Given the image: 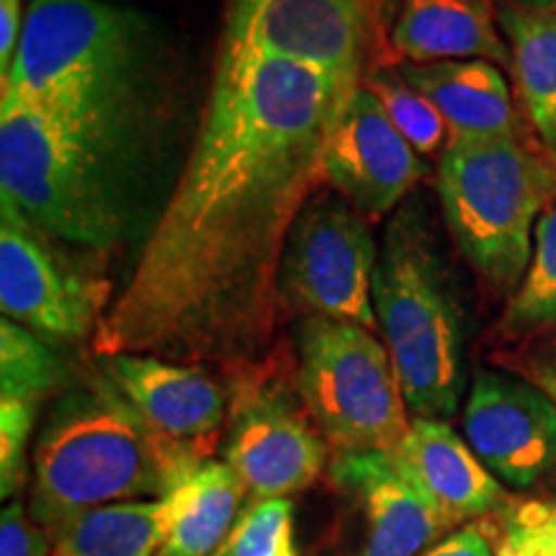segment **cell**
Segmentation results:
<instances>
[{
    "instance_id": "obj_2",
    "label": "cell",
    "mask_w": 556,
    "mask_h": 556,
    "mask_svg": "<svg viewBox=\"0 0 556 556\" xmlns=\"http://www.w3.org/2000/svg\"><path fill=\"white\" fill-rule=\"evenodd\" d=\"M155 21L109 0H31L0 99L29 103L139 176L163 114Z\"/></svg>"
},
{
    "instance_id": "obj_15",
    "label": "cell",
    "mask_w": 556,
    "mask_h": 556,
    "mask_svg": "<svg viewBox=\"0 0 556 556\" xmlns=\"http://www.w3.org/2000/svg\"><path fill=\"white\" fill-rule=\"evenodd\" d=\"M332 482L358 500L366 539L353 556H417L451 531L433 500L384 451L340 454Z\"/></svg>"
},
{
    "instance_id": "obj_9",
    "label": "cell",
    "mask_w": 556,
    "mask_h": 556,
    "mask_svg": "<svg viewBox=\"0 0 556 556\" xmlns=\"http://www.w3.org/2000/svg\"><path fill=\"white\" fill-rule=\"evenodd\" d=\"M379 245L364 214L340 197H312L283 250V307L379 330L374 278Z\"/></svg>"
},
{
    "instance_id": "obj_28",
    "label": "cell",
    "mask_w": 556,
    "mask_h": 556,
    "mask_svg": "<svg viewBox=\"0 0 556 556\" xmlns=\"http://www.w3.org/2000/svg\"><path fill=\"white\" fill-rule=\"evenodd\" d=\"M516 374L544 389L556 405V338L528 345L516 358Z\"/></svg>"
},
{
    "instance_id": "obj_30",
    "label": "cell",
    "mask_w": 556,
    "mask_h": 556,
    "mask_svg": "<svg viewBox=\"0 0 556 556\" xmlns=\"http://www.w3.org/2000/svg\"><path fill=\"white\" fill-rule=\"evenodd\" d=\"M24 0H0V80L11 73L21 37H24Z\"/></svg>"
},
{
    "instance_id": "obj_8",
    "label": "cell",
    "mask_w": 556,
    "mask_h": 556,
    "mask_svg": "<svg viewBox=\"0 0 556 556\" xmlns=\"http://www.w3.org/2000/svg\"><path fill=\"white\" fill-rule=\"evenodd\" d=\"M402 0H232L219 45L266 52L364 86L397 58L392 29Z\"/></svg>"
},
{
    "instance_id": "obj_7",
    "label": "cell",
    "mask_w": 556,
    "mask_h": 556,
    "mask_svg": "<svg viewBox=\"0 0 556 556\" xmlns=\"http://www.w3.org/2000/svg\"><path fill=\"white\" fill-rule=\"evenodd\" d=\"M296 392L340 454H392L413 422L384 340L353 323L304 319L296 336Z\"/></svg>"
},
{
    "instance_id": "obj_29",
    "label": "cell",
    "mask_w": 556,
    "mask_h": 556,
    "mask_svg": "<svg viewBox=\"0 0 556 556\" xmlns=\"http://www.w3.org/2000/svg\"><path fill=\"white\" fill-rule=\"evenodd\" d=\"M422 556H495L490 526L484 520H475V523L456 528Z\"/></svg>"
},
{
    "instance_id": "obj_31",
    "label": "cell",
    "mask_w": 556,
    "mask_h": 556,
    "mask_svg": "<svg viewBox=\"0 0 556 556\" xmlns=\"http://www.w3.org/2000/svg\"><path fill=\"white\" fill-rule=\"evenodd\" d=\"M520 3L531 9H556V0H520Z\"/></svg>"
},
{
    "instance_id": "obj_22",
    "label": "cell",
    "mask_w": 556,
    "mask_h": 556,
    "mask_svg": "<svg viewBox=\"0 0 556 556\" xmlns=\"http://www.w3.org/2000/svg\"><path fill=\"white\" fill-rule=\"evenodd\" d=\"M173 510L165 497L129 500L96 507L52 536L58 556H157L170 533Z\"/></svg>"
},
{
    "instance_id": "obj_3",
    "label": "cell",
    "mask_w": 556,
    "mask_h": 556,
    "mask_svg": "<svg viewBox=\"0 0 556 556\" xmlns=\"http://www.w3.org/2000/svg\"><path fill=\"white\" fill-rule=\"evenodd\" d=\"M201 454L163 441L106 374L54 397L31 451V518L54 536L96 507L160 500Z\"/></svg>"
},
{
    "instance_id": "obj_23",
    "label": "cell",
    "mask_w": 556,
    "mask_h": 556,
    "mask_svg": "<svg viewBox=\"0 0 556 556\" xmlns=\"http://www.w3.org/2000/svg\"><path fill=\"white\" fill-rule=\"evenodd\" d=\"M503 328L513 336L556 330V199L536 222L531 263L520 287L513 291Z\"/></svg>"
},
{
    "instance_id": "obj_32",
    "label": "cell",
    "mask_w": 556,
    "mask_h": 556,
    "mask_svg": "<svg viewBox=\"0 0 556 556\" xmlns=\"http://www.w3.org/2000/svg\"><path fill=\"white\" fill-rule=\"evenodd\" d=\"M227 548H229V539L225 541V544H222L219 548H217V552H214L212 556H227Z\"/></svg>"
},
{
    "instance_id": "obj_27",
    "label": "cell",
    "mask_w": 556,
    "mask_h": 556,
    "mask_svg": "<svg viewBox=\"0 0 556 556\" xmlns=\"http://www.w3.org/2000/svg\"><path fill=\"white\" fill-rule=\"evenodd\" d=\"M0 556H52V539L26 516L21 500H11L0 516Z\"/></svg>"
},
{
    "instance_id": "obj_13",
    "label": "cell",
    "mask_w": 556,
    "mask_h": 556,
    "mask_svg": "<svg viewBox=\"0 0 556 556\" xmlns=\"http://www.w3.org/2000/svg\"><path fill=\"white\" fill-rule=\"evenodd\" d=\"M325 184L368 222L392 217L405 204L426 160L400 135L371 88L356 86L323 157Z\"/></svg>"
},
{
    "instance_id": "obj_33",
    "label": "cell",
    "mask_w": 556,
    "mask_h": 556,
    "mask_svg": "<svg viewBox=\"0 0 556 556\" xmlns=\"http://www.w3.org/2000/svg\"><path fill=\"white\" fill-rule=\"evenodd\" d=\"M52 556H58V554H54V552H52Z\"/></svg>"
},
{
    "instance_id": "obj_18",
    "label": "cell",
    "mask_w": 556,
    "mask_h": 556,
    "mask_svg": "<svg viewBox=\"0 0 556 556\" xmlns=\"http://www.w3.org/2000/svg\"><path fill=\"white\" fill-rule=\"evenodd\" d=\"M392 50L409 65L486 60L510 65V50L490 11V0H402Z\"/></svg>"
},
{
    "instance_id": "obj_16",
    "label": "cell",
    "mask_w": 556,
    "mask_h": 556,
    "mask_svg": "<svg viewBox=\"0 0 556 556\" xmlns=\"http://www.w3.org/2000/svg\"><path fill=\"white\" fill-rule=\"evenodd\" d=\"M67 387L52 343L3 317L0 323V497L29 482V448L45 402Z\"/></svg>"
},
{
    "instance_id": "obj_17",
    "label": "cell",
    "mask_w": 556,
    "mask_h": 556,
    "mask_svg": "<svg viewBox=\"0 0 556 556\" xmlns=\"http://www.w3.org/2000/svg\"><path fill=\"white\" fill-rule=\"evenodd\" d=\"M392 458L433 500L451 528L492 516L510 503L503 482L492 477L448 420L413 417Z\"/></svg>"
},
{
    "instance_id": "obj_6",
    "label": "cell",
    "mask_w": 556,
    "mask_h": 556,
    "mask_svg": "<svg viewBox=\"0 0 556 556\" xmlns=\"http://www.w3.org/2000/svg\"><path fill=\"white\" fill-rule=\"evenodd\" d=\"M438 197L458 253L497 294L516 291L533 235L556 199V160L523 137L454 139L438 165Z\"/></svg>"
},
{
    "instance_id": "obj_14",
    "label": "cell",
    "mask_w": 556,
    "mask_h": 556,
    "mask_svg": "<svg viewBox=\"0 0 556 556\" xmlns=\"http://www.w3.org/2000/svg\"><path fill=\"white\" fill-rule=\"evenodd\" d=\"M99 368L142 420L173 446L206 456L229 417L225 389L197 364L114 353L101 356Z\"/></svg>"
},
{
    "instance_id": "obj_26",
    "label": "cell",
    "mask_w": 556,
    "mask_h": 556,
    "mask_svg": "<svg viewBox=\"0 0 556 556\" xmlns=\"http://www.w3.org/2000/svg\"><path fill=\"white\" fill-rule=\"evenodd\" d=\"M490 533L495 556H556V503H507Z\"/></svg>"
},
{
    "instance_id": "obj_11",
    "label": "cell",
    "mask_w": 556,
    "mask_h": 556,
    "mask_svg": "<svg viewBox=\"0 0 556 556\" xmlns=\"http://www.w3.org/2000/svg\"><path fill=\"white\" fill-rule=\"evenodd\" d=\"M276 381H242L229 407L225 462L255 500L312 486L328 464V441Z\"/></svg>"
},
{
    "instance_id": "obj_4",
    "label": "cell",
    "mask_w": 556,
    "mask_h": 556,
    "mask_svg": "<svg viewBox=\"0 0 556 556\" xmlns=\"http://www.w3.org/2000/svg\"><path fill=\"white\" fill-rule=\"evenodd\" d=\"M374 312L413 417L448 420L462 405L464 315L456 283L417 201L387 219Z\"/></svg>"
},
{
    "instance_id": "obj_5",
    "label": "cell",
    "mask_w": 556,
    "mask_h": 556,
    "mask_svg": "<svg viewBox=\"0 0 556 556\" xmlns=\"http://www.w3.org/2000/svg\"><path fill=\"white\" fill-rule=\"evenodd\" d=\"M135 178L29 103L0 99V197L47 238L114 248L135 217Z\"/></svg>"
},
{
    "instance_id": "obj_19",
    "label": "cell",
    "mask_w": 556,
    "mask_h": 556,
    "mask_svg": "<svg viewBox=\"0 0 556 556\" xmlns=\"http://www.w3.org/2000/svg\"><path fill=\"white\" fill-rule=\"evenodd\" d=\"M402 78L441 111L454 139L520 137V116L497 65L486 60L400 65Z\"/></svg>"
},
{
    "instance_id": "obj_20",
    "label": "cell",
    "mask_w": 556,
    "mask_h": 556,
    "mask_svg": "<svg viewBox=\"0 0 556 556\" xmlns=\"http://www.w3.org/2000/svg\"><path fill=\"white\" fill-rule=\"evenodd\" d=\"M245 492L227 462L201 458L191 464L165 495L173 523L157 556H212L232 536Z\"/></svg>"
},
{
    "instance_id": "obj_12",
    "label": "cell",
    "mask_w": 556,
    "mask_h": 556,
    "mask_svg": "<svg viewBox=\"0 0 556 556\" xmlns=\"http://www.w3.org/2000/svg\"><path fill=\"white\" fill-rule=\"evenodd\" d=\"M464 438L492 477L516 490L556 471V405L520 374L479 368L464 405Z\"/></svg>"
},
{
    "instance_id": "obj_25",
    "label": "cell",
    "mask_w": 556,
    "mask_h": 556,
    "mask_svg": "<svg viewBox=\"0 0 556 556\" xmlns=\"http://www.w3.org/2000/svg\"><path fill=\"white\" fill-rule=\"evenodd\" d=\"M291 510L287 497L255 500L235 526L227 556H299Z\"/></svg>"
},
{
    "instance_id": "obj_1",
    "label": "cell",
    "mask_w": 556,
    "mask_h": 556,
    "mask_svg": "<svg viewBox=\"0 0 556 556\" xmlns=\"http://www.w3.org/2000/svg\"><path fill=\"white\" fill-rule=\"evenodd\" d=\"M353 88L299 62L219 45L184 168L93 336L99 356H261L287 309L283 250L325 180V150Z\"/></svg>"
},
{
    "instance_id": "obj_21",
    "label": "cell",
    "mask_w": 556,
    "mask_h": 556,
    "mask_svg": "<svg viewBox=\"0 0 556 556\" xmlns=\"http://www.w3.org/2000/svg\"><path fill=\"white\" fill-rule=\"evenodd\" d=\"M497 26L510 50V73L528 122L548 152H556V9L505 0Z\"/></svg>"
},
{
    "instance_id": "obj_24",
    "label": "cell",
    "mask_w": 556,
    "mask_h": 556,
    "mask_svg": "<svg viewBox=\"0 0 556 556\" xmlns=\"http://www.w3.org/2000/svg\"><path fill=\"white\" fill-rule=\"evenodd\" d=\"M366 88L374 90V96L381 101L387 116L402 137L413 144L417 155L422 160L441 157L451 144V131L443 122L441 111L430 103L420 90H415L402 78L397 70H379L364 80Z\"/></svg>"
},
{
    "instance_id": "obj_10",
    "label": "cell",
    "mask_w": 556,
    "mask_h": 556,
    "mask_svg": "<svg viewBox=\"0 0 556 556\" xmlns=\"http://www.w3.org/2000/svg\"><path fill=\"white\" fill-rule=\"evenodd\" d=\"M52 238L3 204L0 222V309L47 343L96 336L111 307L109 283L67 261Z\"/></svg>"
}]
</instances>
